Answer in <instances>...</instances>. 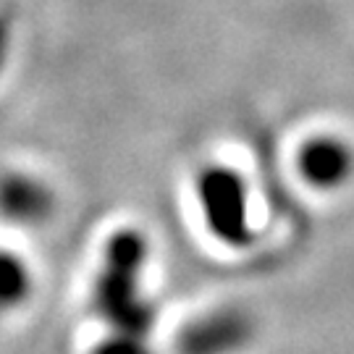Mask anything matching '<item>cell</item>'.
<instances>
[{"mask_svg": "<svg viewBox=\"0 0 354 354\" xmlns=\"http://www.w3.org/2000/svg\"><path fill=\"white\" fill-rule=\"evenodd\" d=\"M147 266V239L134 228H121L105 244L92 307L115 333L147 336L155 323L152 304L145 297L142 273Z\"/></svg>", "mask_w": 354, "mask_h": 354, "instance_id": "obj_1", "label": "cell"}, {"mask_svg": "<svg viewBox=\"0 0 354 354\" xmlns=\"http://www.w3.org/2000/svg\"><path fill=\"white\" fill-rule=\"evenodd\" d=\"M197 197L205 215V226L218 241L228 247H247L252 241L247 187L236 171L213 165L197 178Z\"/></svg>", "mask_w": 354, "mask_h": 354, "instance_id": "obj_2", "label": "cell"}, {"mask_svg": "<svg viewBox=\"0 0 354 354\" xmlns=\"http://www.w3.org/2000/svg\"><path fill=\"white\" fill-rule=\"evenodd\" d=\"M254 336V323L239 307H218L189 320L176 333V354H239Z\"/></svg>", "mask_w": 354, "mask_h": 354, "instance_id": "obj_3", "label": "cell"}, {"mask_svg": "<svg viewBox=\"0 0 354 354\" xmlns=\"http://www.w3.org/2000/svg\"><path fill=\"white\" fill-rule=\"evenodd\" d=\"M55 210V197L45 181L26 174L0 176V215L16 226H39Z\"/></svg>", "mask_w": 354, "mask_h": 354, "instance_id": "obj_4", "label": "cell"}, {"mask_svg": "<svg viewBox=\"0 0 354 354\" xmlns=\"http://www.w3.org/2000/svg\"><path fill=\"white\" fill-rule=\"evenodd\" d=\"M297 165L307 184L317 189H336L352 176L354 155L346 142L336 137H315L299 147Z\"/></svg>", "mask_w": 354, "mask_h": 354, "instance_id": "obj_5", "label": "cell"}, {"mask_svg": "<svg viewBox=\"0 0 354 354\" xmlns=\"http://www.w3.org/2000/svg\"><path fill=\"white\" fill-rule=\"evenodd\" d=\"M35 279L24 257L0 250V315L19 310L32 297Z\"/></svg>", "mask_w": 354, "mask_h": 354, "instance_id": "obj_6", "label": "cell"}, {"mask_svg": "<svg viewBox=\"0 0 354 354\" xmlns=\"http://www.w3.org/2000/svg\"><path fill=\"white\" fill-rule=\"evenodd\" d=\"M92 354H152L147 346L145 336H131V333H115L111 330V336H105L95 344Z\"/></svg>", "mask_w": 354, "mask_h": 354, "instance_id": "obj_7", "label": "cell"}, {"mask_svg": "<svg viewBox=\"0 0 354 354\" xmlns=\"http://www.w3.org/2000/svg\"><path fill=\"white\" fill-rule=\"evenodd\" d=\"M6 53H8V21L0 19V66L6 61Z\"/></svg>", "mask_w": 354, "mask_h": 354, "instance_id": "obj_8", "label": "cell"}]
</instances>
